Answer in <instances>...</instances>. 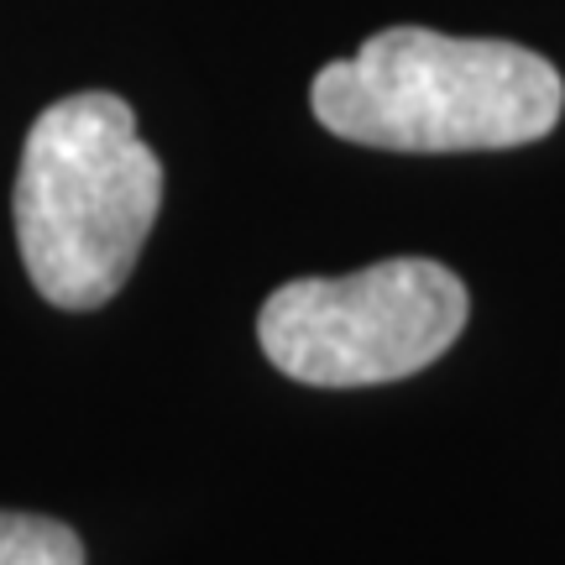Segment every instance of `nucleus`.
Here are the masks:
<instances>
[{
    "label": "nucleus",
    "mask_w": 565,
    "mask_h": 565,
    "mask_svg": "<svg viewBox=\"0 0 565 565\" xmlns=\"http://www.w3.org/2000/svg\"><path fill=\"white\" fill-rule=\"evenodd\" d=\"M471 299L450 267L387 257L345 278H294L263 303L257 341L282 377L377 387L414 377L461 341Z\"/></svg>",
    "instance_id": "3"
},
{
    "label": "nucleus",
    "mask_w": 565,
    "mask_h": 565,
    "mask_svg": "<svg viewBox=\"0 0 565 565\" xmlns=\"http://www.w3.org/2000/svg\"><path fill=\"white\" fill-rule=\"evenodd\" d=\"M162 210V158L137 137L121 95L47 105L21 147L11 221L26 278L58 309H100L121 294Z\"/></svg>",
    "instance_id": "2"
},
{
    "label": "nucleus",
    "mask_w": 565,
    "mask_h": 565,
    "mask_svg": "<svg viewBox=\"0 0 565 565\" xmlns=\"http://www.w3.org/2000/svg\"><path fill=\"white\" fill-rule=\"evenodd\" d=\"M0 565H84V545L58 519L0 513Z\"/></svg>",
    "instance_id": "4"
},
{
    "label": "nucleus",
    "mask_w": 565,
    "mask_h": 565,
    "mask_svg": "<svg viewBox=\"0 0 565 565\" xmlns=\"http://www.w3.org/2000/svg\"><path fill=\"white\" fill-rule=\"evenodd\" d=\"M309 105L330 137L377 152H498L555 131L565 84L519 42L387 26L324 63Z\"/></svg>",
    "instance_id": "1"
}]
</instances>
